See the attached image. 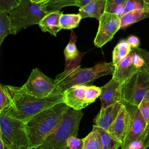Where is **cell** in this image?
I'll return each instance as SVG.
<instances>
[{"instance_id": "obj_23", "label": "cell", "mask_w": 149, "mask_h": 149, "mask_svg": "<svg viewBox=\"0 0 149 149\" xmlns=\"http://www.w3.org/2000/svg\"><path fill=\"white\" fill-rule=\"evenodd\" d=\"M77 0H48L42 3V7L48 13L61 10L63 8L69 6H76Z\"/></svg>"}, {"instance_id": "obj_2", "label": "cell", "mask_w": 149, "mask_h": 149, "mask_svg": "<svg viewBox=\"0 0 149 149\" xmlns=\"http://www.w3.org/2000/svg\"><path fill=\"white\" fill-rule=\"evenodd\" d=\"M69 108L62 102L43 110L24 123L30 140V149L41 143L56 129Z\"/></svg>"}, {"instance_id": "obj_31", "label": "cell", "mask_w": 149, "mask_h": 149, "mask_svg": "<svg viewBox=\"0 0 149 149\" xmlns=\"http://www.w3.org/2000/svg\"><path fill=\"white\" fill-rule=\"evenodd\" d=\"M21 0H0V11L9 12L17 6Z\"/></svg>"}, {"instance_id": "obj_20", "label": "cell", "mask_w": 149, "mask_h": 149, "mask_svg": "<svg viewBox=\"0 0 149 149\" xmlns=\"http://www.w3.org/2000/svg\"><path fill=\"white\" fill-rule=\"evenodd\" d=\"M93 128L99 134L102 149H118L122 144L115 140L108 131L93 125Z\"/></svg>"}, {"instance_id": "obj_12", "label": "cell", "mask_w": 149, "mask_h": 149, "mask_svg": "<svg viewBox=\"0 0 149 149\" xmlns=\"http://www.w3.org/2000/svg\"><path fill=\"white\" fill-rule=\"evenodd\" d=\"M100 87L101 93L100 98L101 109L116 102H122V84L121 83L112 78L107 84Z\"/></svg>"}, {"instance_id": "obj_7", "label": "cell", "mask_w": 149, "mask_h": 149, "mask_svg": "<svg viewBox=\"0 0 149 149\" xmlns=\"http://www.w3.org/2000/svg\"><path fill=\"white\" fill-rule=\"evenodd\" d=\"M26 93L39 98L63 95L55 80L44 74L38 68L33 69L27 81L20 87Z\"/></svg>"}, {"instance_id": "obj_11", "label": "cell", "mask_w": 149, "mask_h": 149, "mask_svg": "<svg viewBox=\"0 0 149 149\" xmlns=\"http://www.w3.org/2000/svg\"><path fill=\"white\" fill-rule=\"evenodd\" d=\"M87 84H79L70 87L63 91V102L69 108L81 111L88 105L85 99Z\"/></svg>"}, {"instance_id": "obj_37", "label": "cell", "mask_w": 149, "mask_h": 149, "mask_svg": "<svg viewBox=\"0 0 149 149\" xmlns=\"http://www.w3.org/2000/svg\"><path fill=\"white\" fill-rule=\"evenodd\" d=\"M91 1L93 0H77L76 6H78L79 8H81Z\"/></svg>"}, {"instance_id": "obj_1", "label": "cell", "mask_w": 149, "mask_h": 149, "mask_svg": "<svg viewBox=\"0 0 149 149\" xmlns=\"http://www.w3.org/2000/svg\"><path fill=\"white\" fill-rule=\"evenodd\" d=\"M12 101L0 113L26 123L43 110L63 102V95L39 98L24 93L21 87L8 86Z\"/></svg>"}, {"instance_id": "obj_35", "label": "cell", "mask_w": 149, "mask_h": 149, "mask_svg": "<svg viewBox=\"0 0 149 149\" xmlns=\"http://www.w3.org/2000/svg\"><path fill=\"white\" fill-rule=\"evenodd\" d=\"M126 40L129 43V44L130 45V46L131 47V48L133 49L139 47L140 45V40L136 36H134V35L130 36L128 37Z\"/></svg>"}, {"instance_id": "obj_29", "label": "cell", "mask_w": 149, "mask_h": 149, "mask_svg": "<svg viewBox=\"0 0 149 149\" xmlns=\"http://www.w3.org/2000/svg\"><path fill=\"white\" fill-rule=\"evenodd\" d=\"M146 5L143 0H127L125 3L123 14L133 10L143 8Z\"/></svg>"}, {"instance_id": "obj_15", "label": "cell", "mask_w": 149, "mask_h": 149, "mask_svg": "<svg viewBox=\"0 0 149 149\" xmlns=\"http://www.w3.org/2000/svg\"><path fill=\"white\" fill-rule=\"evenodd\" d=\"M133 51L115 65V69L112 74L113 79L122 84L135 74L140 69L136 68L132 63Z\"/></svg>"}, {"instance_id": "obj_34", "label": "cell", "mask_w": 149, "mask_h": 149, "mask_svg": "<svg viewBox=\"0 0 149 149\" xmlns=\"http://www.w3.org/2000/svg\"><path fill=\"white\" fill-rule=\"evenodd\" d=\"M144 142L140 140H135L131 141L125 149H143Z\"/></svg>"}, {"instance_id": "obj_17", "label": "cell", "mask_w": 149, "mask_h": 149, "mask_svg": "<svg viewBox=\"0 0 149 149\" xmlns=\"http://www.w3.org/2000/svg\"><path fill=\"white\" fill-rule=\"evenodd\" d=\"M62 13L63 12L61 10L48 13L38 24L41 30L56 37L57 33L62 29L59 23V19Z\"/></svg>"}, {"instance_id": "obj_22", "label": "cell", "mask_w": 149, "mask_h": 149, "mask_svg": "<svg viewBox=\"0 0 149 149\" xmlns=\"http://www.w3.org/2000/svg\"><path fill=\"white\" fill-rule=\"evenodd\" d=\"M78 14H62L59 19V23L62 29L72 30L77 27L81 19Z\"/></svg>"}, {"instance_id": "obj_6", "label": "cell", "mask_w": 149, "mask_h": 149, "mask_svg": "<svg viewBox=\"0 0 149 149\" xmlns=\"http://www.w3.org/2000/svg\"><path fill=\"white\" fill-rule=\"evenodd\" d=\"M0 141L8 149H30L25 123L0 113Z\"/></svg>"}, {"instance_id": "obj_18", "label": "cell", "mask_w": 149, "mask_h": 149, "mask_svg": "<svg viewBox=\"0 0 149 149\" xmlns=\"http://www.w3.org/2000/svg\"><path fill=\"white\" fill-rule=\"evenodd\" d=\"M106 0H93L79 9L82 19L94 17L98 20L105 12Z\"/></svg>"}, {"instance_id": "obj_30", "label": "cell", "mask_w": 149, "mask_h": 149, "mask_svg": "<svg viewBox=\"0 0 149 149\" xmlns=\"http://www.w3.org/2000/svg\"><path fill=\"white\" fill-rule=\"evenodd\" d=\"M83 139L77 138L76 136H70L66 141L65 149H83Z\"/></svg>"}, {"instance_id": "obj_25", "label": "cell", "mask_w": 149, "mask_h": 149, "mask_svg": "<svg viewBox=\"0 0 149 149\" xmlns=\"http://www.w3.org/2000/svg\"><path fill=\"white\" fill-rule=\"evenodd\" d=\"M12 34L11 23L8 13L0 11V45L4 39Z\"/></svg>"}, {"instance_id": "obj_16", "label": "cell", "mask_w": 149, "mask_h": 149, "mask_svg": "<svg viewBox=\"0 0 149 149\" xmlns=\"http://www.w3.org/2000/svg\"><path fill=\"white\" fill-rule=\"evenodd\" d=\"M77 36L72 30L69 41L63 51L65 59V70L79 66L81 58L84 54V53L80 52L77 48Z\"/></svg>"}, {"instance_id": "obj_40", "label": "cell", "mask_w": 149, "mask_h": 149, "mask_svg": "<svg viewBox=\"0 0 149 149\" xmlns=\"http://www.w3.org/2000/svg\"><path fill=\"white\" fill-rule=\"evenodd\" d=\"M0 144H1V149H8L2 143V141H0Z\"/></svg>"}, {"instance_id": "obj_32", "label": "cell", "mask_w": 149, "mask_h": 149, "mask_svg": "<svg viewBox=\"0 0 149 149\" xmlns=\"http://www.w3.org/2000/svg\"><path fill=\"white\" fill-rule=\"evenodd\" d=\"M133 49L134 51L139 53L143 58L144 60V64L143 66L140 69H142L144 70L149 73V51L145 49L141 48L139 47H137Z\"/></svg>"}, {"instance_id": "obj_19", "label": "cell", "mask_w": 149, "mask_h": 149, "mask_svg": "<svg viewBox=\"0 0 149 149\" xmlns=\"http://www.w3.org/2000/svg\"><path fill=\"white\" fill-rule=\"evenodd\" d=\"M147 17H149L148 5H146L143 8L132 10L120 16V29H125L129 26Z\"/></svg>"}, {"instance_id": "obj_21", "label": "cell", "mask_w": 149, "mask_h": 149, "mask_svg": "<svg viewBox=\"0 0 149 149\" xmlns=\"http://www.w3.org/2000/svg\"><path fill=\"white\" fill-rule=\"evenodd\" d=\"M132 51L127 40L122 39L116 44L112 51V63L116 65L122 59L127 56Z\"/></svg>"}, {"instance_id": "obj_3", "label": "cell", "mask_w": 149, "mask_h": 149, "mask_svg": "<svg viewBox=\"0 0 149 149\" xmlns=\"http://www.w3.org/2000/svg\"><path fill=\"white\" fill-rule=\"evenodd\" d=\"M115 65L112 62H101L94 66L81 68L80 66L73 68L58 74L55 79L56 85L64 91L68 88L79 84H87L93 83L96 79L101 76L113 74Z\"/></svg>"}, {"instance_id": "obj_24", "label": "cell", "mask_w": 149, "mask_h": 149, "mask_svg": "<svg viewBox=\"0 0 149 149\" xmlns=\"http://www.w3.org/2000/svg\"><path fill=\"white\" fill-rule=\"evenodd\" d=\"M82 139L83 149H102L99 134L93 128L88 134Z\"/></svg>"}, {"instance_id": "obj_28", "label": "cell", "mask_w": 149, "mask_h": 149, "mask_svg": "<svg viewBox=\"0 0 149 149\" xmlns=\"http://www.w3.org/2000/svg\"><path fill=\"white\" fill-rule=\"evenodd\" d=\"M138 107L147 123V130L148 134L149 130V93L143 98Z\"/></svg>"}, {"instance_id": "obj_27", "label": "cell", "mask_w": 149, "mask_h": 149, "mask_svg": "<svg viewBox=\"0 0 149 149\" xmlns=\"http://www.w3.org/2000/svg\"><path fill=\"white\" fill-rule=\"evenodd\" d=\"M101 93V87L88 85L85 92V99L86 102L88 105L91 104L94 102L98 97H100Z\"/></svg>"}, {"instance_id": "obj_5", "label": "cell", "mask_w": 149, "mask_h": 149, "mask_svg": "<svg viewBox=\"0 0 149 149\" xmlns=\"http://www.w3.org/2000/svg\"><path fill=\"white\" fill-rule=\"evenodd\" d=\"M42 3H33L31 0H21L20 3L8 13L11 23L12 34H16L27 27L38 24L48 13Z\"/></svg>"}, {"instance_id": "obj_41", "label": "cell", "mask_w": 149, "mask_h": 149, "mask_svg": "<svg viewBox=\"0 0 149 149\" xmlns=\"http://www.w3.org/2000/svg\"><path fill=\"white\" fill-rule=\"evenodd\" d=\"M144 1V2L147 4V5H149V0H143Z\"/></svg>"}, {"instance_id": "obj_26", "label": "cell", "mask_w": 149, "mask_h": 149, "mask_svg": "<svg viewBox=\"0 0 149 149\" xmlns=\"http://www.w3.org/2000/svg\"><path fill=\"white\" fill-rule=\"evenodd\" d=\"M11 95L6 85H0V112L11 103Z\"/></svg>"}, {"instance_id": "obj_10", "label": "cell", "mask_w": 149, "mask_h": 149, "mask_svg": "<svg viewBox=\"0 0 149 149\" xmlns=\"http://www.w3.org/2000/svg\"><path fill=\"white\" fill-rule=\"evenodd\" d=\"M98 21L99 26L94 44L95 47L102 48L120 29V20L118 15L105 12Z\"/></svg>"}, {"instance_id": "obj_38", "label": "cell", "mask_w": 149, "mask_h": 149, "mask_svg": "<svg viewBox=\"0 0 149 149\" xmlns=\"http://www.w3.org/2000/svg\"><path fill=\"white\" fill-rule=\"evenodd\" d=\"M148 147H149V130H148V134L147 136L146 140L144 142V146L143 149H147Z\"/></svg>"}, {"instance_id": "obj_39", "label": "cell", "mask_w": 149, "mask_h": 149, "mask_svg": "<svg viewBox=\"0 0 149 149\" xmlns=\"http://www.w3.org/2000/svg\"><path fill=\"white\" fill-rule=\"evenodd\" d=\"M33 3H44L48 0H31Z\"/></svg>"}, {"instance_id": "obj_4", "label": "cell", "mask_w": 149, "mask_h": 149, "mask_svg": "<svg viewBox=\"0 0 149 149\" xmlns=\"http://www.w3.org/2000/svg\"><path fill=\"white\" fill-rule=\"evenodd\" d=\"M84 113L69 108L56 129L45 140L31 149H65L68 139L77 137Z\"/></svg>"}, {"instance_id": "obj_9", "label": "cell", "mask_w": 149, "mask_h": 149, "mask_svg": "<svg viewBox=\"0 0 149 149\" xmlns=\"http://www.w3.org/2000/svg\"><path fill=\"white\" fill-rule=\"evenodd\" d=\"M122 102L128 111L129 119L127 134L121 149H125L131 141L135 140H140L144 144L147 136V125L139 107L124 101Z\"/></svg>"}, {"instance_id": "obj_36", "label": "cell", "mask_w": 149, "mask_h": 149, "mask_svg": "<svg viewBox=\"0 0 149 149\" xmlns=\"http://www.w3.org/2000/svg\"><path fill=\"white\" fill-rule=\"evenodd\" d=\"M126 1L127 0H106V7L116 5H125Z\"/></svg>"}, {"instance_id": "obj_13", "label": "cell", "mask_w": 149, "mask_h": 149, "mask_svg": "<svg viewBox=\"0 0 149 149\" xmlns=\"http://www.w3.org/2000/svg\"><path fill=\"white\" fill-rule=\"evenodd\" d=\"M129 115L128 111L123 104V106L115 120L110 125L108 132L117 141L122 144L126 138L128 125Z\"/></svg>"}, {"instance_id": "obj_14", "label": "cell", "mask_w": 149, "mask_h": 149, "mask_svg": "<svg viewBox=\"0 0 149 149\" xmlns=\"http://www.w3.org/2000/svg\"><path fill=\"white\" fill-rule=\"evenodd\" d=\"M123 104L116 102L107 107L100 109L94 119V126L108 131L110 125L117 118Z\"/></svg>"}, {"instance_id": "obj_33", "label": "cell", "mask_w": 149, "mask_h": 149, "mask_svg": "<svg viewBox=\"0 0 149 149\" xmlns=\"http://www.w3.org/2000/svg\"><path fill=\"white\" fill-rule=\"evenodd\" d=\"M133 54L132 56V63L137 68H141L144 64V60L143 58L137 52L134 51L133 49Z\"/></svg>"}, {"instance_id": "obj_8", "label": "cell", "mask_w": 149, "mask_h": 149, "mask_svg": "<svg viewBox=\"0 0 149 149\" xmlns=\"http://www.w3.org/2000/svg\"><path fill=\"white\" fill-rule=\"evenodd\" d=\"M149 93V73L142 69L122 84V101L139 106Z\"/></svg>"}]
</instances>
